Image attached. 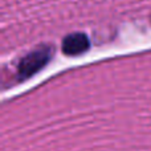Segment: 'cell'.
<instances>
[{
  "instance_id": "2",
  "label": "cell",
  "mask_w": 151,
  "mask_h": 151,
  "mask_svg": "<svg viewBox=\"0 0 151 151\" xmlns=\"http://www.w3.org/2000/svg\"><path fill=\"white\" fill-rule=\"evenodd\" d=\"M90 47L88 36L85 33H72L63 41V52L68 56H80Z\"/></svg>"
},
{
  "instance_id": "1",
  "label": "cell",
  "mask_w": 151,
  "mask_h": 151,
  "mask_svg": "<svg viewBox=\"0 0 151 151\" xmlns=\"http://www.w3.org/2000/svg\"><path fill=\"white\" fill-rule=\"evenodd\" d=\"M52 57V49L48 45H41L36 48L33 52L27 55L24 58H21L20 64L17 66V77L20 81H24L27 78L36 74L40 69H42Z\"/></svg>"
}]
</instances>
